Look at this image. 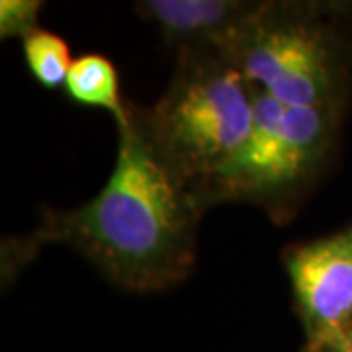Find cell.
<instances>
[{
  "label": "cell",
  "instance_id": "3957f363",
  "mask_svg": "<svg viewBox=\"0 0 352 352\" xmlns=\"http://www.w3.org/2000/svg\"><path fill=\"white\" fill-rule=\"evenodd\" d=\"M229 61L252 87L284 106L339 104L344 57L327 8L311 2H264Z\"/></svg>",
  "mask_w": 352,
  "mask_h": 352
},
{
  "label": "cell",
  "instance_id": "277c9868",
  "mask_svg": "<svg viewBox=\"0 0 352 352\" xmlns=\"http://www.w3.org/2000/svg\"><path fill=\"white\" fill-rule=\"evenodd\" d=\"M305 339L352 323V226L284 256Z\"/></svg>",
  "mask_w": 352,
  "mask_h": 352
},
{
  "label": "cell",
  "instance_id": "5b68a950",
  "mask_svg": "<svg viewBox=\"0 0 352 352\" xmlns=\"http://www.w3.org/2000/svg\"><path fill=\"white\" fill-rule=\"evenodd\" d=\"M263 6L247 0H145L135 10L178 55H219L229 61Z\"/></svg>",
  "mask_w": 352,
  "mask_h": 352
},
{
  "label": "cell",
  "instance_id": "8992f818",
  "mask_svg": "<svg viewBox=\"0 0 352 352\" xmlns=\"http://www.w3.org/2000/svg\"><path fill=\"white\" fill-rule=\"evenodd\" d=\"M339 104L286 106L276 157L263 192V204L300 192L321 168L335 139Z\"/></svg>",
  "mask_w": 352,
  "mask_h": 352
},
{
  "label": "cell",
  "instance_id": "7a4b0ae2",
  "mask_svg": "<svg viewBox=\"0 0 352 352\" xmlns=\"http://www.w3.org/2000/svg\"><path fill=\"white\" fill-rule=\"evenodd\" d=\"M164 96L143 120L166 168L201 200L251 133L256 88L219 55H180Z\"/></svg>",
  "mask_w": 352,
  "mask_h": 352
},
{
  "label": "cell",
  "instance_id": "6da1fadb",
  "mask_svg": "<svg viewBox=\"0 0 352 352\" xmlns=\"http://www.w3.org/2000/svg\"><path fill=\"white\" fill-rule=\"evenodd\" d=\"M118 133L116 164L100 194L47 214L32 243L73 247L120 288L161 292L196 264L201 200L161 161L143 120L131 113Z\"/></svg>",
  "mask_w": 352,
  "mask_h": 352
},
{
  "label": "cell",
  "instance_id": "9c48e42d",
  "mask_svg": "<svg viewBox=\"0 0 352 352\" xmlns=\"http://www.w3.org/2000/svg\"><path fill=\"white\" fill-rule=\"evenodd\" d=\"M38 0H2L0 2V36L22 38L24 41L30 34L38 30V16L41 10Z\"/></svg>",
  "mask_w": 352,
  "mask_h": 352
},
{
  "label": "cell",
  "instance_id": "30bf717a",
  "mask_svg": "<svg viewBox=\"0 0 352 352\" xmlns=\"http://www.w3.org/2000/svg\"><path fill=\"white\" fill-rule=\"evenodd\" d=\"M302 352H352V323L314 339H305Z\"/></svg>",
  "mask_w": 352,
  "mask_h": 352
},
{
  "label": "cell",
  "instance_id": "ba28073f",
  "mask_svg": "<svg viewBox=\"0 0 352 352\" xmlns=\"http://www.w3.org/2000/svg\"><path fill=\"white\" fill-rule=\"evenodd\" d=\"M25 63L32 76L43 88H65L69 69L73 65L69 45L61 36L38 28L22 41Z\"/></svg>",
  "mask_w": 352,
  "mask_h": 352
},
{
  "label": "cell",
  "instance_id": "52a82bcc",
  "mask_svg": "<svg viewBox=\"0 0 352 352\" xmlns=\"http://www.w3.org/2000/svg\"><path fill=\"white\" fill-rule=\"evenodd\" d=\"M65 90L76 104L108 110L116 118L118 126H124L131 118V112L126 108L120 94L118 71L104 55L88 53L73 59Z\"/></svg>",
  "mask_w": 352,
  "mask_h": 352
}]
</instances>
